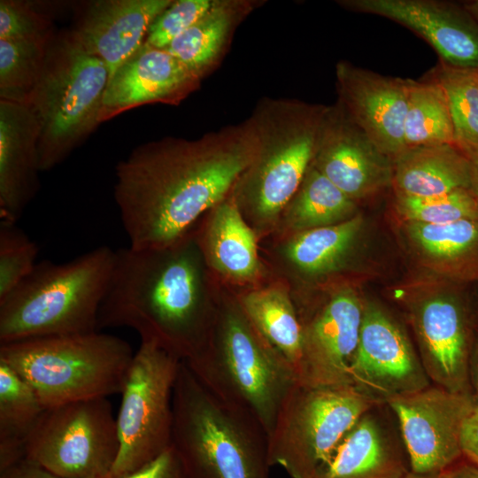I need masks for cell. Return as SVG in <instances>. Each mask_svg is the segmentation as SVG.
Masks as SVG:
<instances>
[{
  "mask_svg": "<svg viewBox=\"0 0 478 478\" xmlns=\"http://www.w3.org/2000/svg\"><path fill=\"white\" fill-rule=\"evenodd\" d=\"M250 121L197 139L165 137L116 166L114 198L135 249L171 245L227 198L252 159Z\"/></svg>",
  "mask_w": 478,
  "mask_h": 478,
  "instance_id": "cell-1",
  "label": "cell"
},
{
  "mask_svg": "<svg viewBox=\"0 0 478 478\" xmlns=\"http://www.w3.org/2000/svg\"><path fill=\"white\" fill-rule=\"evenodd\" d=\"M195 228L166 247L116 251L99 328H131L141 341L184 361L202 348L223 284L209 268Z\"/></svg>",
  "mask_w": 478,
  "mask_h": 478,
  "instance_id": "cell-2",
  "label": "cell"
},
{
  "mask_svg": "<svg viewBox=\"0 0 478 478\" xmlns=\"http://www.w3.org/2000/svg\"><path fill=\"white\" fill-rule=\"evenodd\" d=\"M326 107L266 98L248 119L254 154L230 196L259 240L274 234L283 209L311 166Z\"/></svg>",
  "mask_w": 478,
  "mask_h": 478,
  "instance_id": "cell-3",
  "label": "cell"
},
{
  "mask_svg": "<svg viewBox=\"0 0 478 478\" xmlns=\"http://www.w3.org/2000/svg\"><path fill=\"white\" fill-rule=\"evenodd\" d=\"M185 362L209 391L253 418L267 437L297 382L291 367L249 320L235 293L224 285L204 344Z\"/></svg>",
  "mask_w": 478,
  "mask_h": 478,
  "instance_id": "cell-4",
  "label": "cell"
},
{
  "mask_svg": "<svg viewBox=\"0 0 478 478\" xmlns=\"http://www.w3.org/2000/svg\"><path fill=\"white\" fill-rule=\"evenodd\" d=\"M267 445L253 418L215 397L181 361L171 446L185 478H270Z\"/></svg>",
  "mask_w": 478,
  "mask_h": 478,
  "instance_id": "cell-5",
  "label": "cell"
},
{
  "mask_svg": "<svg viewBox=\"0 0 478 478\" xmlns=\"http://www.w3.org/2000/svg\"><path fill=\"white\" fill-rule=\"evenodd\" d=\"M115 256L101 245L65 263L37 262L0 299V343L98 331Z\"/></svg>",
  "mask_w": 478,
  "mask_h": 478,
  "instance_id": "cell-6",
  "label": "cell"
},
{
  "mask_svg": "<svg viewBox=\"0 0 478 478\" xmlns=\"http://www.w3.org/2000/svg\"><path fill=\"white\" fill-rule=\"evenodd\" d=\"M135 352L98 331L0 343V361L18 373L47 409L123 390Z\"/></svg>",
  "mask_w": 478,
  "mask_h": 478,
  "instance_id": "cell-7",
  "label": "cell"
},
{
  "mask_svg": "<svg viewBox=\"0 0 478 478\" xmlns=\"http://www.w3.org/2000/svg\"><path fill=\"white\" fill-rule=\"evenodd\" d=\"M109 73L66 33L50 40L40 78L26 104L39 124L41 171L66 159L97 127Z\"/></svg>",
  "mask_w": 478,
  "mask_h": 478,
  "instance_id": "cell-8",
  "label": "cell"
},
{
  "mask_svg": "<svg viewBox=\"0 0 478 478\" xmlns=\"http://www.w3.org/2000/svg\"><path fill=\"white\" fill-rule=\"evenodd\" d=\"M379 404L351 384L296 382L268 436L270 466H281L291 478H312L356 421Z\"/></svg>",
  "mask_w": 478,
  "mask_h": 478,
  "instance_id": "cell-9",
  "label": "cell"
},
{
  "mask_svg": "<svg viewBox=\"0 0 478 478\" xmlns=\"http://www.w3.org/2000/svg\"><path fill=\"white\" fill-rule=\"evenodd\" d=\"M181 361L157 344L141 341L120 393L119 452L110 478H122L171 446L173 395Z\"/></svg>",
  "mask_w": 478,
  "mask_h": 478,
  "instance_id": "cell-10",
  "label": "cell"
},
{
  "mask_svg": "<svg viewBox=\"0 0 478 478\" xmlns=\"http://www.w3.org/2000/svg\"><path fill=\"white\" fill-rule=\"evenodd\" d=\"M118 452L108 397L45 409L26 445V459L62 478L110 477Z\"/></svg>",
  "mask_w": 478,
  "mask_h": 478,
  "instance_id": "cell-11",
  "label": "cell"
},
{
  "mask_svg": "<svg viewBox=\"0 0 478 478\" xmlns=\"http://www.w3.org/2000/svg\"><path fill=\"white\" fill-rule=\"evenodd\" d=\"M476 400L473 396L429 386L390 397L411 472L438 475L462 456L464 423Z\"/></svg>",
  "mask_w": 478,
  "mask_h": 478,
  "instance_id": "cell-12",
  "label": "cell"
},
{
  "mask_svg": "<svg viewBox=\"0 0 478 478\" xmlns=\"http://www.w3.org/2000/svg\"><path fill=\"white\" fill-rule=\"evenodd\" d=\"M294 302L303 333L297 382L309 386L351 384L350 368L364 311L357 293L348 288L334 290L312 308Z\"/></svg>",
  "mask_w": 478,
  "mask_h": 478,
  "instance_id": "cell-13",
  "label": "cell"
},
{
  "mask_svg": "<svg viewBox=\"0 0 478 478\" xmlns=\"http://www.w3.org/2000/svg\"><path fill=\"white\" fill-rule=\"evenodd\" d=\"M350 378L351 385L382 404L432 384L401 328L373 305H364Z\"/></svg>",
  "mask_w": 478,
  "mask_h": 478,
  "instance_id": "cell-14",
  "label": "cell"
},
{
  "mask_svg": "<svg viewBox=\"0 0 478 478\" xmlns=\"http://www.w3.org/2000/svg\"><path fill=\"white\" fill-rule=\"evenodd\" d=\"M312 166L356 202L392 184L394 162L338 102L326 107Z\"/></svg>",
  "mask_w": 478,
  "mask_h": 478,
  "instance_id": "cell-15",
  "label": "cell"
},
{
  "mask_svg": "<svg viewBox=\"0 0 478 478\" xmlns=\"http://www.w3.org/2000/svg\"><path fill=\"white\" fill-rule=\"evenodd\" d=\"M343 8L377 15L410 29L452 66L478 68V23L458 4L441 0H341Z\"/></svg>",
  "mask_w": 478,
  "mask_h": 478,
  "instance_id": "cell-16",
  "label": "cell"
},
{
  "mask_svg": "<svg viewBox=\"0 0 478 478\" xmlns=\"http://www.w3.org/2000/svg\"><path fill=\"white\" fill-rule=\"evenodd\" d=\"M338 103L393 162L405 150L409 79L382 75L346 60L335 66Z\"/></svg>",
  "mask_w": 478,
  "mask_h": 478,
  "instance_id": "cell-17",
  "label": "cell"
},
{
  "mask_svg": "<svg viewBox=\"0 0 478 478\" xmlns=\"http://www.w3.org/2000/svg\"><path fill=\"white\" fill-rule=\"evenodd\" d=\"M412 318L430 382L473 396L468 371L475 325L469 312L455 297L436 296L414 306Z\"/></svg>",
  "mask_w": 478,
  "mask_h": 478,
  "instance_id": "cell-18",
  "label": "cell"
},
{
  "mask_svg": "<svg viewBox=\"0 0 478 478\" xmlns=\"http://www.w3.org/2000/svg\"><path fill=\"white\" fill-rule=\"evenodd\" d=\"M410 471L397 421L384 403L356 421L312 478H404Z\"/></svg>",
  "mask_w": 478,
  "mask_h": 478,
  "instance_id": "cell-19",
  "label": "cell"
},
{
  "mask_svg": "<svg viewBox=\"0 0 478 478\" xmlns=\"http://www.w3.org/2000/svg\"><path fill=\"white\" fill-rule=\"evenodd\" d=\"M172 1H89L68 33L86 52L105 65L110 81L143 44L151 24Z\"/></svg>",
  "mask_w": 478,
  "mask_h": 478,
  "instance_id": "cell-20",
  "label": "cell"
},
{
  "mask_svg": "<svg viewBox=\"0 0 478 478\" xmlns=\"http://www.w3.org/2000/svg\"><path fill=\"white\" fill-rule=\"evenodd\" d=\"M199 81L198 76L167 50L143 43L108 81L99 121L147 104H178Z\"/></svg>",
  "mask_w": 478,
  "mask_h": 478,
  "instance_id": "cell-21",
  "label": "cell"
},
{
  "mask_svg": "<svg viewBox=\"0 0 478 478\" xmlns=\"http://www.w3.org/2000/svg\"><path fill=\"white\" fill-rule=\"evenodd\" d=\"M195 232L209 268L224 286L239 291L270 278L260 240L230 195L204 216Z\"/></svg>",
  "mask_w": 478,
  "mask_h": 478,
  "instance_id": "cell-22",
  "label": "cell"
},
{
  "mask_svg": "<svg viewBox=\"0 0 478 478\" xmlns=\"http://www.w3.org/2000/svg\"><path fill=\"white\" fill-rule=\"evenodd\" d=\"M38 121L26 104L0 100V219L17 222L39 188Z\"/></svg>",
  "mask_w": 478,
  "mask_h": 478,
  "instance_id": "cell-23",
  "label": "cell"
},
{
  "mask_svg": "<svg viewBox=\"0 0 478 478\" xmlns=\"http://www.w3.org/2000/svg\"><path fill=\"white\" fill-rule=\"evenodd\" d=\"M363 227L360 214L341 223L276 238L270 251L274 275L290 284L312 281L341 270Z\"/></svg>",
  "mask_w": 478,
  "mask_h": 478,
  "instance_id": "cell-24",
  "label": "cell"
},
{
  "mask_svg": "<svg viewBox=\"0 0 478 478\" xmlns=\"http://www.w3.org/2000/svg\"><path fill=\"white\" fill-rule=\"evenodd\" d=\"M233 291L256 329L288 363L297 379L303 333L289 283L274 275L253 288Z\"/></svg>",
  "mask_w": 478,
  "mask_h": 478,
  "instance_id": "cell-25",
  "label": "cell"
},
{
  "mask_svg": "<svg viewBox=\"0 0 478 478\" xmlns=\"http://www.w3.org/2000/svg\"><path fill=\"white\" fill-rule=\"evenodd\" d=\"M474 163L454 144L405 149L395 159L397 196L426 197L471 189Z\"/></svg>",
  "mask_w": 478,
  "mask_h": 478,
  "instance_id": "cell-26",
  "label": "cell"
},
{
  "mask_svg": "<svg viewBox=\"0 0 478 478\" xmlns=\"http://www.w3.org/2000/svg\"><path fill=\"white\" fill-rule=\"evenodd\" d=\"M356 208V201L311 165L272 237L341 223L355 216Z\"/></svg>",
  "mask_w": 478,
  "mask_h": 478,
  "instance_id": "cell-27",
  "label": "cell"
},
{
  "mask_svg": "<svg viewBox=\"0 0 478 478\" xmlns=\"http://www.w3.org/2000/svg\"><path fill=\"white\" fill-rule=\"evenodd\" d=\"M45 409L33 388L0 361V474L26 459L27 439Z\"/></svg>",
  "mask_w": 478,
  "mask_h": 478,
  "instance_id": "cell-28",
  "label": "cell"
},
{
  "mask_svg": "<svg viewBox=\"0 0 478 478\" xmlns=\"http://www.w3.org/2000/svg\"><path fill=\"white\" fill-rule=\"evenodd\" d=\"M240 1L212 0L207 12L165 49L200 79L218 60L248 11Z\"/></svg>",
  "mask_w": 478,
  "mask_h": 478,
  "instance_id": "cell-29",
  "label": "cell"
},
{
  "mask_svg": "<svg viewBox=\"0 0 478 478\" xmlns=\"http://www.w3.org/2000/svg\"><path fill=\"white\" fill-rule=\"evenodd\" d=\"M454 144L453 126L447 96L442 86L424 75L409 79L405 120V149Z\"/></svg>",
  "mask_w": 478,
  "mask_h": 478,
  "instance_id": "cell-30",
  "label": "cell"
},
{
  "mask_svg": "<svg viewBox=\"0 0 478 478\" xmlns=\"http://www.w3.org/2000/svg\"><path fill=\"white\" fill-rule=\"evenodd\" d=\"M425 75L436 81L445 92L454 145L473 163L478 162V69L452 66L438 60Z\"/></svg>",
  "mask_w": 478,
  "mask_h": 478,
  "instance_id": "cell-31",
  "label": "cell"
},
{
  "mask_svg": "<svg viewBox=\"0 0 478 478\" xmlns=\"http://www.w3.org/2000/svg\"><path fill=\"white\" fill-rule=\"evenodd\" d=\"M50 42L0 39L1 100L27 103L42 73Z\"/></svg>",
  "mask_w": 478,
  "mask_h": 478,
  "instance_id": "cell-32",
  "label": "cell"
},
{
  "mask_svg": "<svg viewBox=\"0 0 478 478\" xmlns=\"http://www.w3.org/2000/svg\"><path fill=\"white\" fill-rule=\"evenodd\" d=\"M408 224V232L412 240L434 257L456 258L478 247V218L440 224Z\"/></svg>",
  "mask_w": 478,
  "mask_h": 478,
  "instance_id": "cell-33",
  "label": "cell"
},
{
  "mask_svg": "<svg viewBox=\"0 0 478 478\" xmlns=\"http://www.w3.org/2000/svg\"><path fill=\"white\" fill-rule=\"evenodd\" d=\"M397 208L408 222L440 224L478 218V201L470 189L426 197L397 196Z\"/></svg>",
  "mask_w": 478,
  "mask_h": 478,
  "instance_id": "cell-34",
  "label": "cell"
},
{
  "mask_svg": "<svg viewBox=\"0 0 478 478\" xmlns=\"http://www.w3.org/2000/svg\"><path fill=\"white\" fill-rule=\"evenodd\" d=\"M37 244L16 225L0 222V299L14 289L34 269Z\"/></svg>",
  "mask_w": 478,
  "mask_h": 478,
  "instance_id": "cell-35",
  "label": "cell"
},
{
  "mask_svg": "<svg viewBox=\"0 0 478 478\" xmlns=\"http://www.w3.org/2000/svg\"><path fill=\"white\" fill-rule=\"evenodd\" d=\"M52 37L50 18L35 4L0 1V39L49 42Z\"/></svg>",
  "mask_w": 478,
  "mask_h": 478,
  "instance_id": "cell-36",
  "label": "cell"
},
{
  "mask_svg": "<svg viewBox=\"0 0 478 478\" xmlns=\"http://www.w3.org/2000/svg\"><path fill=\"white\" fill-rule=\"evenodd\" d=\"M212 0H175L155 19L144 44L165 50L210 8Z\"/></svg>",
  "mask_w": 478,
  "mask_h": 478,
  "instance_id": "cell-37",
  "label": "cell"
},
{
  "mask_svg": "<svg viewBox=\"0 0 478 478\" xmlns=\"http://www.w3.org/2000/svg\"><path fill=\"white\" fill-rule=\"evenodd\" d=\"M122 478H185L180 459L170 446L152 461Z\"/></svg>",
  "mask_w": 478,
  "mask_h": 478,
  "instance_id": "cell-38",
  "label": "cell"
},
{
  "mask_svg": "<svg viewBox=\"0 0 478 478\" xmlns=\"http://www.w3.org/2000/svg\"><path fill=\"white\" fill-rule=\"evenodd\" d=\"M461 448L466 458L478 464V401L464 423Z\"/></svg>",
  "mask_w": 478,
  "mask_h": 478,
  "instance_id": "cell-39",
  "label": "cell"
},
{
  "mask_svg": "<svg viewBox=\"0 0 478 478\" xmlns=\"http://www.w3.org/2000/svg\"><path fill=\"white\" fill-rule=\"evenodd\" d=\"M0 478H62L59 477L40 466L24 459L18 465L0 474ZM92 478H110L107 477H92Z\"/></svg>",
  "mask_w": 478,
  "mask_h": 478,
  "instance_id": "cell-40",
  "label": "cell"
},
{
  "mask_svg": "<svg viewBox=\"0 0 478 478\" xmlns=\"http://www.w3.org/2000/svg\"><path fill=\"white\" fill-rule=\"evenodd\" d=\"M438 475L440 478H478V464L463 455Z\"/></svg>",
  "mask_w": 478,
  "mask_h": 478,
  "instance_id": "cell-41",
  "label": "cell"
},
{
  "mask_svg": "<svg viewBox=\"0 0 478 478\" xmlns=\"http://www.w3.org/2000/svg\"><path fill=\"white\" fill-rule=\"evenodd\" d=\"M469 384L474 398L478 401V328L475 333L469 359Z\"/></svg>",
  "mask_w": 478,
  "mask_h": 478,
  "instance_id": "cell-42",
  "label": "cell"
},
{
  "mask_svg": "<svg viewBox=\"0 0 478 478\" xmlns=\"http://www.w3.org/2000/svg\"><path fill=\"white\" fill-rule=\"evenodd\" d=\"M462 4L478 23V0L465 1Z\"/></svg>",
  "mask_w": 478,
  "mask_h": 478,
  "instance_id": "cell-43",
  "label": "cell"
},
{
  "mask_svg": "<svg viewBox=\"0 0 478 478\" xmlns=\"http://www.w3.org/2000/svg\"><path fill=\"white\" fill-rule=\"evenodd\" d=\"M478 201V162L474 163L473 176L470 189Z\"/></svg>",
  "mask_w": 478,
  "mask_h": 478,
  "instance_id": "cell-44",
  "label": "cell"
},
{
  "mask_svg": "<svg viewBox=\"0 0 478 478\" xmlns=\"http://www.w3.org/2000/svg\"><path fill=\"white\" fill-rule=\"evenodd\" d=\"M404 478H440L439 475H426L409 472Z\"/></svg>",
  "mask_w": 478,
  "mask_h": 478,
  "instance_id": "cell-45",
  "label": "cell"
},
{
  "mask_svg": "<svg viewBox=\"0 0 478 478\" xmlns=\"http://www.w3.org/2000/svg\"><path fill=\"white\" fill-rule=\"evenodd\" d=\"M475 328H478V320L474 322Z\"/></svg>",
  "mask_w": 478,
  "mask_h": 478,
  "instance_id": "cell-46",
  "label": "cell"
},
{
  "mask_svg": "<svg viewBox=\"0 0 478 478\" xmlns=\"http://www.w3.org/2000/svg\"><path fill=\"white\" fill-rule=\"evenodd\" d=\"M478 69V68H477Z\"/></svg>",
  "mask_w": 478,
  "mask_h": 478,
  "instance_id": "cell-47",
  "label": "cell"
}]
</instances>
